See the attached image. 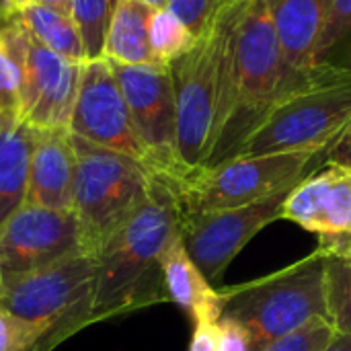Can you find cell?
Here are the masks:
<instances>
[{"instance_id":"obj_1","label":"cell","mask_w":351,"mask_h":351,"mask_svg":"<svg viewBox=\"0 0 351 351\" xmlns=\"http://www.w3.org/2000/svg\"><path fill=\"white\" fill-rule=\"evenodd\" d=\"M177 234L179 202L173 181L169 175L152 171L146 202L95 257L90 325L169 302L162 257Z\"/></svg>"},{"instance_id":"obj_2","label":"cell","mask_w":351,"mask_h":351,"mask_svg":"<svg viewBox=\"0 0 351 351\" xmlns=\"http://www.w3.org/2000/svg\"><path fill=\"white\" fill-rule=\"evenodd\" d=\"M237 10L239 0H218L206 33L185 56L171 64L177 113V160L183 177L208 162L234 115L232 27Z\"/></svg>"},{"instance_id":"obj_3","label":"cell","mask_w":351,"mask_h":351,"mask_svg":"<svg viewBox=\"0 0 351 351\" xmlns=\"http://www.w3.org/2000/svg\"><path fill=\"white\" fill-rule=\"evenodd\" d=\"M232 64L237 84L234 115L202 169L230 160L271 105L306 86L323 72H331L304 74L288 64L267 0H239L232 27Z\"/></svg>"},{"instance_id":"obj_4","label":"cell","mask_w":351,"mask_h":351,"mask_svg":"<svg viewBox=\"0 0 351 351\" xmlns=\"http://www.w3.org/2000/svg\"><path fill=\"white\" fill-rule=\"evenodd\" d=\"M325 261V249L317 247L284 269L222 288L220 319H232L247 329L251 351H263L315 319L329 321Z\"/></svg>"},{"instance_id":"obj_5","label":"cell","mask_w":351,"mask_h":351,"mask_svg":"<svg viewBox=\"0 0 351 351\" xmlns=\"http://www.w3.org/2000/svg\"><path fill=\"white\" fill-rule=\"evenodd\" d=\"M72 142L76 152L72 210L80 222L86 255L97 257L146 202L152 169L78 136H72Z\"/></svg>"},{"instance_id":"obj_6","label":"cell","mask_w":351,"mask_h":351,"mask_svg":"<svg viewBox=\"0 0 351 351\" xmlns=\"http://www.w3.org/2000/svg\"><path fill=\"white\" fill-rule=\"evenodd\" d=\"M95 280L97 259L84 253L43 269L4 274L0 306L37 327L41 351H51L90 325Z\"/></svg>"},{"instance_id":"obj_7","label":"cell","mask_w":351,"mask_h":351,"mask_svg":"<svg viewBox=\"0 0 351 351\" xmlns=\"http://www.w3.org/2000/svg\"><path fill=\"white\" fill-rule=\"evenodd\" d=\"M351 119V70L323 72L267 109L237 156L327 150Z\"/></svg>"},{"instance_id":"obj_8","label":"cell","mask_w":351,"mask_h":351,"mask_svg":"<svg viewBox=\"0 0 351 351\" xmlns=\"http://www.w3.org/2000/svg\"><path fill=\"white\" fill-rule=\"evenodd\" d=\"M327 150L237 156L185 177H171L181 214H204L249 206L300 183L325 162Z\"/></svg>"},{"instance_id":"obj_9","label":"cell","mask_w":351,"mask_h":351,"mask_svg":"<svg viewBox=\"0 0 351 351\" xmlns=\"http://www.w3.org/2000/svg\"><path fill=\"white\" fill-rule=\"evenodd\" d=\"M0 31L14 47L21 66V119L35 130H68L82 64L43 47L16 14Z\"/></svg>"},{"instance_id":"obj_10","label":"cell","mask_w":351,"mask_h":351,"mask_svg":"<svg viewBox=\"0 0 351 351\" xmlns=\"http://www.w3.org/2000/svg\"><path fill=\"white\" fill-rule=\"evenodd\" d=\"M296 185L284 187L241 208L204 214L179 212V234L183 245L210 284L222 280L232 259L255 234H259L271 222L282 220L284 202Z\"/></svg>"},{"instance_id":"obj_11","label":"cell","mask_w":351,"mask_h":351,"mask_svg":"<svg viewBox=\"0 0 351 351\" xmlns=\"http://www.w3.org/2000/svg\"><path fill=\"white\" fill-rule=\"evenodd\" d=\"M128 101L136 134L156 173L183 177L177 160V113L171 66H125L111 62Z\"/></svg>"},{"instance_id":"obj_12","label":"cell","mask_w":351,"mask_h":351,"mask_svg":"<svg viewBox=\"0 0 351 351\" xmlns=\"http://www.w3.org/2000/svg\"><path fill=\"white\" fill-rule=\"evenodd\" d=\"M68 130L72 136L123 152L148 167V154L136 134L128 101L107 58L82 64Z\"/></svg>"},{"instance_id":"obj_13","label":"cell","mask_w":351,"mask_h":351,"mask_svg":"<svg viewBox=\"0 0 351 351\" xmlns=\"http://www.w3.org/2000/svg\"><path fill=\"white\" fill-rule=\"evenodd\" d=\"M82 253L86 255L74 210L25 204L0 228V265L4 274L43 269Z\"/></svg>"},{"instance_id":"obj_14","label":"cell","mask_w":351,"mask_h":351,"mask_svg":"<svg viewBox=\"0 0 351 351\" xmlns=\"http://www.w3.org/2000/svg\"><path fill=\"white\" fill-rule=\"evenodd\" d=\"M282 218L321 239L351 237V167L323 162L290 191Z\"/></svg>"},{"instance_id":"obj_15","label":"cell","mask_w":351,"mask_h":351,"mask_svg":"<svg viewBox=\"0 0 351 351\" xmlns=\"http://www.w3.org/2000/svg\"><path fill=\"white\" fill-rule=\"evenodd\" d=\"M74 175L76 152L70 130H37L25 204L72 210Z\"/></svg>"},{"instance_id":"obj_16","label":"cell","mask_w":351,"mask_h":351,"mask_svg":"<svg viewBox=\"0 0 351 351\" xmlns=\"http://www.w3.org/2000/svg\"><path fill=\"white\" fill-rule=\"evenodd\" d=\"M267 4L288 64L296 72H321L315 60L331 0H267Z\"/></svg>"},{"instance_id":"obj_17","label":"cell","mask_w":351,"mask_h":351,"mask_svg":"<svg viewBox=\"0 0 351 351\" xmlns=\"http://www.w3.org/2000/svg\"><path fill=\"white\" fill-rule=\"evenodd\" d=\"M162 274L169 302L177 304L193 325L218 323L222 315L220 290L206 280L202 269L189 257L181 234H177L165 251Z\"/></svg>"},{"instance_id":"obj_18","label":"cell","mask_w":351,"mask_h":351,"mask_svg":"<svg viewBox=\"0 0 351 351\" xmlns=\"http://www.w3.org/2000/svg\"><path fill=\"white\" fill-rule=\"evenodd\" d=\"M37 130L23 119L0 117V228L25 206Z\"/></svg>"},{"instance_id":"obj_19","label":"cell","mask_w":351,"mask_h":351,"mask_svg":"<svg viewBox=\"0 0 351 351\" xmlns=\"http://www.w3.org/2000/svg\"><path fill=\"white\" fill-rule=\"evenodd\" d=\"M150 16L152 8H148L146 4L138 0H117L103 58L125 66L156 64L148 37Z\"/></svg>"},{"instance_id":"obj_20","label":"cell","mask_w":351,"mask_h":351,"mask_svg":"<svg viewBox=\"0 0 351 351\" xmlns=\"http://www.w3.org/2000/svg\"><path fill=\"white\" fill-rule=\"evenodd\" d=\"M14 14L23 23V27L33 35V39H37L43 47L56 51L58 56L70 62H86L82 39L70 12L39 2H27L25 6L14 10Z\"/></svg>"},{"instance_id":"obj_21","label":"cell","mask_w":351,"mask_h":351,"mask_svg":"<svg viewBox=\"0 0 351 351\" xmlns=\"http://www.w3.org/2000/svg\"><path fill=\"white\" fill-rule=\"evenodd\" d=\"M317 70H351V0H331L317 45Z\"/></svg>"},{"instance_id":"obj_22","label":"cell","mask_w":351,"mask_h":351,"mask_svg":"<svg viewBox=\"0 0 351 351\" xmlns=\"http://www.w3.org/2000/svg\"><path fill=\"white\" fill-rule=\"evenodd\" d=\"M117 0H70V16L82 39L86 62L103 58Z\"/></svg>"},{"instance_id":"obj_23","label":"cell","mask_w":351,"mask_h":351,"mask_svg":"<svg viewBox=\"0 0 351 351\" xmlns=\"http://www.w3.org/2000/svg\"><path fill=\"white\" fill-rule=\"evenodd\" d=\"M148 37L152 58L160 66H171L175 60L185 56L197 41L191 35V31L169 8L152 10Z\"/></svg>"},{"instance_id":"obj_24","label":"cell","mask_w":351,"mask_h":351,"mask_svg":"<svg viewBox=\"0 0 351 351\" xmlns=\"http://www.w3.org/2000/svg\"><path fill=\"white\" fill-rule=\"evenodd\" d=\"M325 280L329 323L333 325L337 335L351 337V263L327 253Z\"/></svg>"},{"instance_id":"obj_25","label":"cell","mask_w":351,"mask_h":351,"mask_svg":"<svg viewBox=\"0 0 351 351\" xmlns=\"http://www.w3.org/2000/svg\"><path fill=\"white\" fill-rule=\"evenodd\" d=\"M0 117L21 119V66L14 47L0 31Z\"/></svg>"},{"instance_id":"obj_26","label":"cell","mask_w":351,"mask_h":351,"mask_svg":"<svg viewBox=\"0 0 351 351\" xmlns=\"http://www.w3.org/2000/svg\"><path fill=\"white\" fill-rule=\"evenodd\" d=\"M337 337L333 325L325 319H315L302 329L278 339L263 351H323Z\"/></svg>"},{"instance_id":"obj_27","label":"cell","mask_w":351,"mask_h":351,"mask_svg":"<svg viewBox=\"0 0 351 351\" xmlns=\"http://www.w3.org/2000/svg\"><path fill=\"white\" fill-rule=\"evenodd\" d=\"M43 335L37 327L0 306V351H41Z\"/></svg>"},{"instance_id":"obj_28","label":"cell","mask_w":351,"mask_h":351,"mask_svg":"<svg viewBox=\"0 0 351 351\" xmlns=\"http://www.w3.org/2000/svg\"><path fill=\"white\" fill-rule=\"evenodd\" d=\"M218 0H169V10L199 39L212 23Z\"/></svg>"},{"instance_id":"obj_29","label":"cell","mask_w":351,"mask_h":351,"mask_svg":"<svg viewBox=\"0 0 351 351\" xmlns=\"http://www.w3.org/2000/svg\"><path fill=\"white\" fill-rule=\"evenodd\" d=\"M216 333L220 351H251V337L241 323L232 319H218Z\"/></svg>"},{"instance_id":"obj_30","label":"cell","mask_w":351,"mask_h":351,"mask_svg":"<svg viewBox=\"0 0 351 351\" xmlns=\"http://www.w3.org/2000/svg\"><path fill=\"white\" fill-rule=\"evenodd\" d=\"M325 165L351 167V119L348 121V125L339 132V136L333 140V144L327 148Z\"/></svg>"},{"instance_id":"obj_31","label":"cell","mask_w":351,"mask_h":351,"mask_svg":"<svg viewBox=\"0 0 351 351\" xmlns=\"http://www.w3.org/2000/svg\"><path fill=\"white\" fill-rule=\"evenodd\" d=\"M189 351H220L218 350L216 323H199V325H195Z\"/></svg>"},{"instance_id":"obj_32","label":"cell","mask_w":351,"mask_h":351,"mask_svg":"<svg viewBox=\"0 0 351 351\" xmlns=\"http://www.w3.org/2000/svg\"><path fill=\"white\" fill-rule=\"evenodd\" d=\"M321 249H325L329 255H337L351 263V237H339V239H321Z\"/></svg>"},{"instance_id":"obj_33","label":"cell","mask_w":351,"mask_h":351,"mask_svg":"<svg viewBox=\"0 0 351 351\" xmlns=\"http://www.w3.org/2000/svg\"><path fill=\"white\" fill-rule=\"evenodd\" d=\"M323 351H351V337L350 335H337Z\"/></svg>"},{"instance_id":"obj_34","label":"cell","mask_w":351,"mask_h":351,"mask_svg":"<svg viewBox=\"0 0 351 351\" xmlns=\"http://www.w3.org/2000/svg\"><path fill=\"white\" fill-rule=\"evenodd\" d=\"M31 2H39V4H45V6H53V8L70 12V0H31Z\"/></svg>"},{"instance_id":"obj_35","label":"cell","mask_w":351,"mask_h":351,"mask_svg":"<svg viewBox=\"0 0 351 351\" xmlns=\"http://www.w3.org/2000/svg\"><path fill=\"white\" fill-rule=\"evenodd\" d=\"M138 2L146 4L152 10H158V8H167L169 6V0H138Z\"/></svg>"},{"instance_id":"obj_36","label":"cell","mask_w":351,"mask_h":351,"mask_svg":"<svg viewBox=\"0 0 351 351\" xmlns=\"http://www.w3.org/2000/svg\"><path fill=\"white\" fill-rule=\"evenodd\" d=\"M10 19H12V16H10V14L0 6V29H4V27L8 25V21H10Z\"/></svg>"},{"instance_id":"obj_37","label":"cell","mask_w":351,"mask_h":351,"mask_svg":"<svg viewBox=\"0 0 351 351\" xmlns=\"http://www.w3.org/2000/svg\"><path fill=\"white\" fill-rule=\"evenodd\" d=\"M0 6H2L10 16L14 14V10H12V0H0Z\"/></svg>"},{"instance_id":"obj_38","label":"cell","mask_w":351,"mask_h":351,"mask_svg":"<svg viewBox=\"0 0 351 351\" xmlns=\"http://www.w3.org/2000/svg\"><path fill=\"white\" fill-rule=\"evenodd\" d=\"M27 2H31V0H12V10H19V8L25 6Z\"/></svg>"},{"instance_id":"obj_39","label":"cell","mask_w":351,"mask_h":351,"mask_svg":"<svg viewBox=\"0 0 351 351\" xmlns=\"http://www.w3.org/2000/svg\"><path fill=\"white\" fill-rule=\"evenodd\" d=\"M2 284H4V271H2V265H0V290H2Z\"/></svg>"}]
</instances>
